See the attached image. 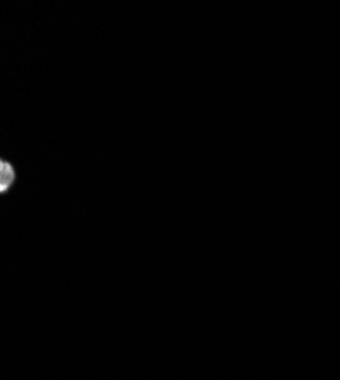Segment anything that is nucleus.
I'll return each mask as SVG.
<instances>
[{"instance_id": "1", "label": "nucleus", "mask_w": 340, "mask_h": 380, "mask_svg": "<svg viewBox=\"0 0 340 380\" xmlns=\"http://www.w3.org/2000/svg\"><path fill=\"white\" fill-rule=\"evenodd\" d=\"M17 181V170L16 168L6 160H0V193H6L14 186Z\"/></svg>"}]
</instances>
